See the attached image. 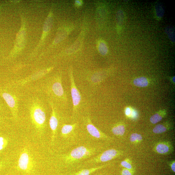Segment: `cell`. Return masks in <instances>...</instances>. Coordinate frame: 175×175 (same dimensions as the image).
Here are the masks:
<instances>
[{"label": "cell", "mask_w": 175, "mask_h": 175, "mask_svg": "<svg viewBox=\"0 0 175 175\" xmlns=\"http://www.w3.org/2000/svg\"><path fill=\"white\" fill-rule=\"evenodd\" d=\"M39 101H33L29 107L31 122L38 132L43 131L46 126V115L45 109Z\"/></svg>", "instance_id": "6da1fadb"}, {"label": "cell", "mask_w": 175, "mask_h": 175, "mask_svg": "<svg viewBox=\"0 0 175 175\" xmlns=\"http://www.w3.org/2000/svg\"><path fill=\"white\" fill-rule=\"evenodd\" d=\"M96 150L93 149L80 146L71 151L64 157V160L67 163H72L77 160L90 157L95 153Z\"/></svg>", "instance_id": "7a4b0ae2"}, {"label": "cell", "mask_w": 175, "mask_h": 175, "mask_svg": "<svg viewBox=\"0 0 175 175\" xmlns=\"http://www.w3.org/2000/svg\"><path fill=\"white\" fill-rule=\"evenodd\" d=\"M35 163L28 149H24L18 160L17 168L24 173L29 174L33 171Z\"/></svg>", "instance_id": "3957f363"}, {"label": "cell", "mask_w": 175, "mask_h": 175, "mask_svg": "<svg viewBox=\"0 0 175 175\" xmlns=\"http://www.w3.org/2000/svg\"><path fill=\"white\" fill-rule=\"evenodd\" d=\"M49 92L53 97L58 100H66V96L62 85L61 79L59 77L54 79L49 85Z\"/></svg>", "instance_id": "277c9868"}, {"label": "cell", "mask_w": 175, "mask_h": 175, "mask_svg": "<svg viewBox=\"0 0 175 175\" xmlns=\"http://www.w3.org/2000/svg\"><path fill=\"white\" fill-rule=\"evenodd\" d=\"M122 154V151L114 149H109L90 160L89 162L93 163L107 162L118 157Z\"/></svg>", "instance_id": "5b68a950"}, {"label": "cell", "mask_w": 175, "mask_h": 175, "mask_svg": "<svg viewBox=\"0 0 175 175\" xmlns=\"http://www.w3.org/2000/svg\"><path fill=\"white\" fill-rule=\"evenodd\" d=\"M71 82V93L73 105V111L77 112L81 101V94L76 87L73 76L72 70L71 69L70 71Z\"/></svg>", "instance_id": "8992f818"}, {"label": "cell", "mask_w": 175, "mask_h": 175, "mask_svg": "<svg viewBox=\"0 0 175 175\" xmlns=\"http://www.w3.org/2000/svg\"><path fill=\"white\" fill-rule=\"evenodd\" d=\"M154 151L157 154L167 155L171 154L174 151V148L169 142L163 141L157 143L154 147Z\"/></svg>", "instance_id": "52a82bcc"}, {"label": "cell", "mask_w": 175, "mask_h": 175, "mask_svg": "<svg viewBox=\"0 0 175 175\" xmlns=\"http://www.w3.org/2000/svg\"><path fill=\"white\" fill-rule=\"evenodd\" d=\"M86 129L90 135L98 139H108V137L101 132L91 122L89 118H88L86 122Z\"/></svg>", "instance_id": "ba28073f"}, {"label": "cell", "mask_w": 175, "mask_h": 175, "mask_svg": "<svg viewBox=\"0 0 175 175\" xmlns=\"http://www.w3.org/2000/svg\"><path fill=\"white\" fill-rule=\"evenodd\" d=\"M2 96L7 104L11 109L14 118L17 119V106L16 98L12 94L7 93H3Z\"/></svg>", "instance_id": "9c48e42d"}, {"label": "cell", "mask_w": 175, "mask_h": 175, "mask_svg": "<svg viewBox=\"0 0 175 175\" xmlns=\"http://www.w3.org/2000/svg\"><path fill=\"white\" fill-rule=\"evenodd\" d=\"M52 108V113L49 120V125L52 131V143L54 141L58 125V120L53 104H51Z\"/></svg>", "instance_id": "30bf717a"}, {"label": "cell", "mask_w": 175, "mask_h": 175, "mask_svg": "<svg viewBox=\"0 0 175 175\" xmlns=\"http://www.w3.org/2000/svg\"><path fill=\"white\" fill-rule=\"evenodd\" d=\"M125 127L122 124H117L113 127L112 129V132L115 135L122 136L125 134Z\"/></svg>", "instance_id": "8fae6325"}, {"label": "cell", "mask_w": 175, "mask_h": 175, "mask_svg": "<svg viewBox=\"0 0 175 175\" xmlns=\"http://www.w3.org/2000/svg\"><path fill=\"white\" fill-rule=\"evenodd\" d=\"M76 125L77 123H74L72 125H64L61 130L62 135L64 136H66L74 130Z\"/></svg>", "instance_id": "7c38bea8"}, {"label": "cell", "mask_w": 175, "mask_h": 175, "mask_svg": "<svg viewBox=\"0 0 175 175\" xmlns=\"http://www.w3.org/2000/svg\"><path fill=\"white\" fill-rule=\"evenodd\" d=\"M107 165H104L99 167L87 169L82 170L79 171L75 174L74 175H89L90 174L96 172L98 170L106 166Z\"/></svg>", "instance_id": "4fadbf2b"}, {"label": "cell", "mask_w": 175, "mask_h": 175, "mask_svg": "<svg viewBox=\"0 0 175 175\" xmlns=\"http://www.w3.org/2000/svg\"><path fill=\"white\" fill-rule=\"evenodd\" d=\"M133 83L135 85L140 87H146L149 84L147 79L144 77L135 79L133 81Z\"/></svg>", "instance_id": "5bb4252c"}, {"label": "cell", "mask_w": 175, "mask_h": 175, "mask_svg": "<svg viewBox=\"0 0 175 175\" xmlns=\"http://www.w3.org/2000/svg\"><path fill=\"white\" fill-rule=\"evenodd\" d=\"M169 129L168 127L161 124L156 125L153 129V132L156 134H161L166 132Z\"/></svg>", "instance_id": "9a60e30c"}, {"label": "cell", "mask_w": 175, "mask_h": 175, "mask_svg": "<svg viewBox=\"0 0 175 175\" xmlns=\"http://www.w3.org/2000/svg\"><path fill=\"white\" fill-rule=\"evenodd\" d=\"M98 49L102 55H106L108 52V47L106 43L103 41L99 43L98 46Z\"/></svg>", "instance_id": "2e32d148"}, {"label": "cell", "mask_w": 175, "mask_h": 175, "mask_svg": "<svg viewBox=\"0 0 175 175\" xmlns=\"http://www.w3.org/2000/svg\"><path fill=\"white\" fill-rule=\"evenodd\" d=\"M129 140L131 143H138L143 140V137L140 134L134 133L131 134Z\"/></svg>", "instance_id": "e0dca14e"}, {"label": "cell", "mask_w": 175, "mask_h": 175, "mask_svg": "<svg viewBox=\"0 0 175 175\" xmlns=\"http://www.w3.org/2000/svg\"><path fill=\"white\" fill-rule=\"evenodd\" d=\"M164 114H160L156 113L152 116L150 118V121L153 124H156L161 121Z\"/></svg>", "instance_id": "ac0fdd59"}, {"label": "cell", "mask_w": 175, "mask_h": 175, "mask_svg": "<svg viewBox=\"0 0 175 175\" xmlns=\"http://www.w3.org/2000/svg\"><path fill=\"white\" fill-rule=\"evenodd\" d=\"M121 165L122 166L124 167L126 169L132 171L133 169L132 164L130 160L129 159H126L123 160L121 163Z\"/></svg>", "instance_id": "d6986e66"}, {"label": "cell", "mask_w": 175, "mask_h": 175, "mask_svg": "<svg viewBox=\"0 0 175 175\" xmlns=\"http://www.w3.org/2000/svg\"><path fill=\"white\" fill-rule=\"evenodd\" d=\"M166 33L168 35L169 39L173 42L175 41V35L174 30L172 28L169 27L166 28Z\"/></svg>", "instance_id": "ffe728a7"}, {"label": "cell", "mask_w": 175, "mask_h": 175, "mask_svg": "<svg viewBox=\"0 0 175 175\" xmlns=\"http://www.w3.org/2000/svg\"><path fill=\"white\" fill-rule=\"evenodd\" d=\"M8 141L6 138L0 137V151L4 149L8 145Z\"/></svg>", "instance_id": "44dd1931"}, {"label": "cell", "mask_w": 175, "mask_h": 175, "mask_svg": "<svg viewBox=\"0 0 175 175\" xmlns=\"http://www.w3.org/2000/svg\"><path fill=\"white\" fill-rule=\"evenodd\" d=\"M131 170L125 168L123 169L122 171V175H132V172Z\"/></svg>", "instance_id": "7402d4cb"}, {"label": "cell", "mask_w": 175, "mask_h": 175, "mask_svg": "<svg viewBox=\"0 0 175 175\" xmlns=\"http://www.w3.org/2000/svg\"><path fill=\"white\" fill-rule=\"evenodd\" d=\"M171 169L173 171V172L175 173V161H173L172 163L171 164Z\"/></svg>", "instance_id": "603a6c76"}, {"label": "cell", "mask_w": 175, "mask_h": 175, "mask_svg": "<svg viewBox=\"0 0 175 175\" xmlns=\"http://www.w3.org/2000/svg\"><path fill=\"white\" fill-rule=\"evenodd\" d=\"M131 113V110L130 108H127L125 111V114L127 116L129 115Z\"/></svg>", "instance_id": "cb8c5ba5"}, {"label": "cell", "mask_w": 175, "mask_h": 175, "mask_svg": "<svg viewBox=\"0 0 175 175\" xmlns=\"http://www.w3.org/2000/svg\"><path fill=\"white\" fill-rule=\"evenodd\" d=\"M75 4L76 6H79L82 4V2L81 1H75Z\"/></svg>", "instance_id": "d4e9b609"}, {"label": "cell", "mask_w": 175, "mask_h": 175, "mask_svg": "<svg viewBox=\"0 0 175 175\" xmlns=\"http://www.w3.org/2000/svg\"><path fill=\"white\" fill-rule=\"evenodd\" d=\"M4 163L3 162H0V170L2 168L4 165Z\"/></svg>", "instance_id": "484cf974"}, {"label": "cell", "mask_w": 175, "mask_h": 175, "mask_svg": "<svg viewBox=\"0 0 175 175\" xmlns=\"http://www.w3.org/2000/svg\"><path fill=\"white\" fill-rule=\"evenodd\" d=\"M173 81L174 82H175V76L173 78Z\"/></svg>", "instance_id": "4316f807"}]
</instances>
